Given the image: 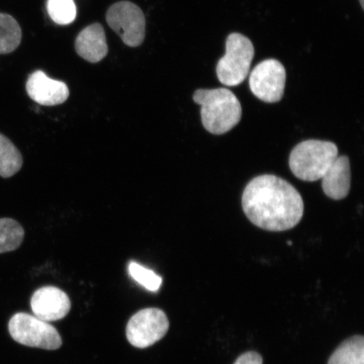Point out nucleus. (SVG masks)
<instances>
[{"instance_id": "obj_1", "label": "nucleus", "mask_w": 364, "mask_h": 364, "mask_svg": "<svg viewBox=\"0 0 364 364\" xmlns=\"http://www.w3.org/2000/svg\"><path fill=\"white\" fill-rule=\"evenodd\" d=\"M242 208L253 225L262 230L280 232L299 224L304 206L301 195L289 182L274 175H262L245 186Z\"/></svg>"}, {"instance_id": "obj_2", "label": "nucleus", "mask_w": 364, "mask_h": 364, "mask_svg": "<svg viewBox=\"0 0 364 364\" xmlns=\"http://www.w3.org/2000/svg\"><path fill=\"white\" fill-rule=\"evenodd\" d=\"M193 101L201 106L204 129L213 134L228 133L239 124L242 117L240 102L229 89L196 90Z\"/></svg>"}, {"instance_id": "obj_3", "label": "nucleus", "mask_w": 364, "mask_h": 364, "mask_svg": "<svg viewBox=\"0 0 364 364\" xmlns=\"http://www.w3.org/2000/svg\"><path fill=\"white\" fill-rule=\"evenodd\" d=\"M338 156V146L329 141L309 139L294 147L289 167L299 180L316 181L322 178Z\"/></svg>"}, {"instance_id": "obj_4", "label": "nucleus", "mask_w": 364, "mask_h": 364, "mask_svg": "<svg viewBox=\"0 0 364 364\" xmlns=\"http://www.w3.org/2000/svg\"><path fill=\"white\" fill-rule=\"evenodd\" d=\"M255 55L252 41L240 33H232L226 40L225 55L218 61V80L226 86L239 85L247 78Z\"/></svg>"}, {"instance_id": "obj_5", "label": "nucleus", "mask_w": 364, "mask_h": 364, "mask_svg": "<svg viewBox=\"0 0 364 364\" xmlns=\"http://www.w3.org/2000/svg\"><path fill=\"white\" fill-rule=\"evenodd\" d=\"M9 331L16 343L26 347L56 350L63 341L58 331L48 322L26 313H17L9 322Z\"/></svg>"}, {"instance_id": "obj_6", "label": "nucleus", "mask_w": 364, "mask_h": 364, "mask_svg": "<svg viewBox=\"0 0 364 364\" xmlns=\"http://www.w3.org/2000/svg\"><path fill=\"white\" fill-rule=\"evenodd\" d=\"M169 327V320L161 309H144L127 323V338L135 348H147L161 340Z\"/></svg>"}, {"instance_id": "obj_7", "label": "nucleus", "mask_w": 364, "mask_h": 364, "mask_svg": "<svg viewBox=\"0 0 364 364\" xmlns=\"http://www.w3.org/2000/svg\"><path fill=\"white\" fill-rule=\"evenodd\" d=\"M107 21L129 47H139L144 43L145 17L136 4L129 1L113 4L107 13Z\"/></svg>"}, {"instance_id": "obj_8", "label": "nucleus", "mask_w": 364, "mask_h": 364, "mask_svg": "<svg viewBox=\"0 0 364 364\" xmlns=\"http://www.w3.org/2000/svg\"><path fill=\"white\" fill-rule=\"evenodd\" d=\"M286 70L277 59H267L259 63L250 73V90L259 100L267 103H276L284 97Z\"/></svg>"}, {"instance_id": "obj_9", "label": "nucleus", "mask_w": 364, "mask_h": 364, "mask_svg": "<svg viewBox=\"0 0 364 364\" xmlns=\"http://www.w3.org/2000/svg\"><path fill=\"white\" fill-rule=\"evenodd\" d=\"M31 306L36 317L46 322L62 320L71 308L66 293L56 287H43L36 291L31 299Z\"/></svg>"}, {"instance_id": "obj_10", "label": "nucleus", "mask_w": 364, "mask_h": 364, "mask_svg": "<svg viewBox=\"0 0 364 364\" xmlns=\"http://www.w3.org/2000/svg\"><path fill=\"white\" fill-rule=\"evenodd\" d=\"M26 91L34 102L48 107L65 103L70 97V90L65 83L49 78L41 70L30 75L26 82Z\"/></svg>"}, {"instance_id": "obj_11", "label": "nucleus", "mask_w": 364, "mask_h": 364, "mask_svg": "<svg viewBox=\"0 0 364 364\" xmlns=\"http://www.w3.org/2000/svg\"><path fill=\"white\" fill-rule=\"evenodd\" d=\"M321 180L322 189L327 197L333 200L347 198L351 188V167L348 157L336 158Z\"/></svg>"}, {"instance_id": "obj_12", "label": "nucleus", "mask_w": 364, "mask_h": 364, "mask_svg": "<svg viewBox=\"0 0 364 364\" xmlns=\"http://www.w3.org/2000/svg\"><path fill=\"white\" fill-rule=\"evenodd\" d=\"M77 53L90 63H98L107 56L108 46L103 26L99 23L90 25L77 36Z\"/></svg>"}, {"instance_id": "obj_13", "label": "nucleus", "mask_w": 364, "mask_h": 364, "mask_svg": "<svg viewBox=\"0 0 364 364\" xmlns=\"http://www.w3.org/2000/svg\"><path fill=\"white\" fill-rule=\"evenodd\" d=\"M328 364H364L363 336H353L344 341L332 353Z\"/></svg>"}, {"instance_id": "obj_14", "label": "nucleus", "mask_w": 364, "mask_h": 364, "mask_svg": "<svg viewBox=\"0 0 364 364\" xmlns=\"http://www.w3.org/2000/svg\"><path fill=\"white\" fill-rule=\"evenodd\" d=\"M23 159L10 139L0 134V176L9 178L21 171Z\"/></svg>"}, {"instance_id": "obj_15", "label": "nucleus", "mask_w": 364, "mask_h": 364, "mask_svg": "<svg viewBox=\"0 0 364 364\" xmlns=\"http://www.w3.org/2000/svg\"><path fill=\"white\" fill-rule=\"evenodd\" d=\"M21 29L15 18L0 13V54L11 53L19 47Z\"/></svg>"}, {"instance_id": "obj_16", "label": "nucleus", "mask_w": 364, "mask_h": 364, "mask_svg": "<svg viewBox=\"0 0 364 364\" xmlns=\"http://www.w3.org/2000/svg\"><path fill=\"white\" fill-rule=\"evenodd\" d=\"M24 236L25 231L16 220L0 218V254L19 248Z\"/></svg>"}, {"instance_id": "obj_17", "label": "nucleus", "mask_w": 364, "mask_h": 364, "mask_svg": "<svg viewBox=\"0 0 364 364\" xmlns=\"http://www.w3.org/2000/svg\"><path fill=\"white\" fill-rule=\"evenodd\" d=\"M47 9L51 19L58 25H68L75 20L74 0H48Z\"/></svg>"}, {"instance_id": "obj_18", "label": "nucleus", "mask_w": 364, "mask_h": 364, "mask_svg": "<svg viewBox=\"0 0 364 364\" xmlns=\"http://www.w3.org/2000/svg\"><path fill=\"white\" fill-rule=\"evenodd\" d=\"M129 272L132 279L151 292H157L161 287L163 281L161 277L157 275L152 270L139 265V263L131 262L129 266Z\"/></svg>"}, {"instance_id": "obj_19", "label": "nucleus", "mask_w": 364, "mask_h": 364, "mask_svg": "<svg viewBox=\"0 0 364 364\" xmlns=\"http://www.w3.org/2000/svg\"><path fill=\"white\" fill-rule=\"evenodd\" d=\"M262 357L256 352L245 353L237 358L234 364H262Z\"/></svg>"}, {"instance_id": "obj_20", "label": "nucleus", "mask_w": 364, "mask_h": 364, "mask_svg": "<svg viewBox=\"0 0 364 364\" xmlns=\"http://www.w3.org/2000/svg\"><path fill=\"white\" fill-rule=\"evenodd\" d=\"M362 8H363V0H360Z\"/></svg>"}]
</instances>
